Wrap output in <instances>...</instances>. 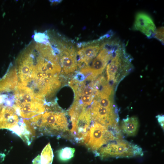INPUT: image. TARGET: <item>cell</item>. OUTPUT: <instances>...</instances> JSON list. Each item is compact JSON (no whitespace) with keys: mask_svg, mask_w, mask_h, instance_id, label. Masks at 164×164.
Listing matches in <instances>:
<instances>
[{"mask_svg":"<svg viewBox=\"0 0 164 164\" xmlns=\"http://www.w3.org/2000/svg\"><path fill=\"white\" fill-rule=\"evenodd\" d=\"M80 96V101L81 102L77 101L80 104L85 107L91 104L93 100L94 97L86 95L83 94H79Z\"/></svg>","mask_w":164,"mask_h":164,"instance_id":"obj_19","label":"cell"},{"mask_svg":"<svg viewBox=\"0 0 164 164\" xmlns=\"http://www.w3.org/2000/svg\"><path fill=\"white\" fill-rule=\"evenodd\" d=\"M153 37L164 44V27L162 26L156 29Z\"/></svg>","mask_w":164,"mask_h":164,"instance_id":"obj_20","label":"cell"},{"mask_svg":"<svg viewBox=\"0 0 164 164\" xmlns=\"http://www.w3.org/2000/svg\"><path fill=\"white\" fill-rule=\"evenodd\" d=\"M109 128L97 122L91 125L89 129V138L86 144L90 149L97 152L104 145L120 138Z\"/></svg>","mask_w":164,"mask_h":164,"instance_id":"obj_6","label":"cell"},{"mask_svg":"<svg viewBox=\"0 0 164 164\" xmlns=\"http://www.w3.org/2000/svg\"><path fill=\"white\" fill-rule=\"evenodd\" d=\"M91 119L89 108L82 111L76 121L72 124L70 132L75 141L85 144L87 142Z\"/></svg>","mask_w":164,"mask_h":164,"instance_id":"obj_9","label":"cell"},{"mask_svg":"<svg viewBox=\"0 0 164 164\" xmlns=\"http://www.w3.org/2000/svg\"><path fill=\"white\" fill-rule=\"evenodd\" d=\"M91 109V118L96 122L107 127L119 129L117 124L118 118L114 107L105 108L100 106L94 100Z\"/></svg>","mask_w":164,"mask_h":164,"instance_id":"obj_8","label":"cell"},{"mask_svg":"<svg viewBox=\"0 0 164 164\" xmlns=\"http://www.w3.org/2000/svg\"><path fill=\"white\" fill-rule=\"evenodd\" d=\"M14 104L11 99L0 96V129L12 131L22 118L18 114Z\"/></svg>","mask_w":164,"mask_h":164,"instance_id":"obj_7","label":"cell"},{"mask_svg":"<svg viewBox=\"0 0 164 164\" xmlns=\"http://www.w3.org/2000/svg\"><path fill=\"white\" fill-rule=\"evenodd\" d=\"M97 155L102 159L108 157L131 158L142 156L143 152L138 145L121 139L110 142L99 149Z\"/></svg>","mask_w":164,"mask_h":164,"instance_id":"obj_4","label":"cell"},{"mask_svg":"<svg viewBox=\"0 0 164 164\" xmlns=\"http://www.w3.org/2000/svg\"><path fill=\"white\" fill-rule=\"evenodd\" d=\"M34 38L36 42L44 44H49V37L45 33L35 32Z\"/></svg>","mask_w":164,"mask_h":164,"instance_id":"obj_18","label":"cell"},{"mask_svg":"<svg viewBox=\"0 0 164 164\" xmlns=\"http://www.w3.org/2000/svg\"><path fill=\"white\" fill-rule=\"evenodd\" d=\"M98 42L94 45L83 47L78 51L79 63L87 65L94 59L103 47L105 43H100V39L99 42Z\"/></svg>","mask_w":164,"mask_h":164,"instance_id":"obj_12","label":"cell"},{"mask_svg":"<svg viewBox=\"0 0 164 164\" xmlns=\"http://www.w3.org/2000/svg\"><path fill=\"white\" fill-rule=\"evenodd\" d=\"M14 107L18 115L23 119H29L45 111V101L17 86L14 90Z\"/></svg>","mask_w":164,"mask_h":164,"instance_id":"obj_3","label":"cell"},{"mask_svg":"<svg viewBox=\"0 0 164 164\" xmlns=\"http://www.w3.org/2000/svg\"><path fill=\"white\" fill-rule=\"evenodd\" d=\"M36 133L35 129L29 119H22L20 122V129L18 135L29 145L35 138Z\"/></svg>","mask_w":164,"mask_h":164,"instance_id":"obj_13","label":"cell"},{"mask_svg":"<svg viewBox=\"0 0 164 164\" xmlns=\"http://www.w3.org/2000/svg\"><path fill=\"white\" fill-rule=\"evenodd\" d=\"M33 164H41L40 162V156L39 155H38L32 161Z\"/></svg>","mask_w":164,"mask_h":164,"instance_id":"obj_22","label":"cell"},{"mask_svg":"<svg viewBox=\"0 0 164 164\" xmlns=\"http://www.w3.org/2000/svg\"><path fill=\"white\" fill-rule=\"evenodd\" d=\"M133 28L134 30L140 31L149 38L153 37L156 29L151 18L143 12L136 14Z\"/></svg>","mask_w":164,"mask_h":164,"instance_id":"obj_10","label":"cell"},{"mask_svg":"<svg viewBox=\"0 0 164 164\" xmlns=\"http://www.w3.org/2000/svg\"><path fill=\"white\" fill-rule=\"evenodd\" d=\"M156 117L157 118L158 122L161 127L164 129V116L159 115Z\"/></svg>","mask_w":164,"mask_h":164,"instance_id":"obj_21","label":"cell"},{"mask_svg":"<svg viewBox=\"0 0 164 164\" xmlns=\"http://www.w3.org/2000/svg\"><path fill=\"white\" fill-rule=\"evenodd\" d=\"M96 97L97 99L95 100L100 106L108 108L114 107L112 101L109 99V97L107 96Z\"/></svg>","mask_w":164,"mask_h":164,"instance_id":"obj_17","label":"cell"},{"mask_svg":"<svg viewBox=\"0 0 164 164\" xmlns=\"http://www.w3.org/2000/svg\"><path fill=\"white\" fill-rule=\"evenodd\" d=\"M75 149L66 147L62 148L58 151V156L59 159L62 161L69 160L74 155Z\"/></svg>","mask_w":164,"mask_h":164,"instance_id":"obj_16","label":"cell"},{"mask_svg":"<svg viewBox=\"0 0 164 164\" xmlns=\"http://www.w3.org/2000/svg\"><path fill=\"white\" fill-rule=\"evenodd\" d=\"M45 111L29 119L39 136H59L68 131L67 120L64 113L47 107Z\"/></svg>","mask_w":164,"mask_h":164,"instance_id":"obj_2","label":"cell"},{"mask_svg":"<svg viewBox=\"0 0 164 164\" xmlns=\"http://www.w3.org/2000/svg\"><path fill=\"white\" fill-rule=\"evenodd\" d=\"M132 60L131 56L126 52L125 44L122 42L106 66L108 81L114 83L120 74L128 72L132 67Z\"/></svg>","mask_w":164,"mask_h":164,"instance_id":"obj_5","label":"cell"},{"mask_svg":"<svg viewBox=\"0 0 164 164\" xmlns=\"http://www.w3.org/2000/svg\"><path fill=\"white\" fill-rule=\"evenodd\" d=\"M139 126L138 118L135 117L127 116L123 119L121 124L122 132L128 136H134L138 132Z\"/></svg>","mask_w":164,"mask_h":164,"instance_id":"obj_14","label":"cell"},{"mask_svg":"<svg viewBox=\"0 0 164 164\" xmlns=\"http://www.w3.org/2000/svg\"><path fill=\"white\" fill-rule=\"evenodd\" d=\"M40 156L41 164H52L53 155L50 143L43 149Z\"/></svg>","mask_w":164,"mask_h":164,"instance_id":"obj_15","label":"cell"},{"mask_svg":"<svg viewBox=\"0 0 164 164\" xmlns=\"http://www.w3.org/2000/svg\"><path fill=\"white\" fill-rule=\"evenodd\" d=\"M60 50L63 54L61 58L60 62L63 71L67 74L73 72L77 67L75 50L73 48L64 46L61 47Z\"/></svg>","mask_w":164,"mask_h":164,"instance_id":"obj_11","label":"cell"},{"mask_svg":"<svg viewBox=\"0 0 164 164\" xmlns=\"http://www.w3.org/2000/svg\"><path fill=\"white\" fill-rule=\"evenodd\" d=\"M17 86L45 99L60 86L59 74L54 72L50 58L41 45L30 44L19 56L15 67Z\"/></svg>","mask_w":164,"mask_h":164,"instance_id":"obj_1","label":"cell"}]
</instances>
